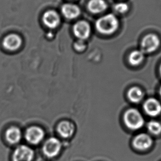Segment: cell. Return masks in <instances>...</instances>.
Segmentation results:
<instances>
[{"instance_id":"obj_1","label":"cell","mask_w":161,"mask_h":161,"mask_svg":"<svg viewBox=\"0 0 161 161\" xmlns=\"http://www.w3.org/2000/svg\"><path fill=\"white\" fill-rule=\"evenodd\" d=\"M119 22L115 15L109 14L98 19L96 28L100 33L105 35H111L117 30Z\"/></svg>"},{"instance_id":"obj_2","label":"cell","mask_w":161,"mask_h":161,"mask_svg":"<svg viewBox=\"0 0 161 161\" xmlns=\"http://www.w3.org/2000/svg\"><path fill=\"white\" fill-rule=\"evenodd\" d=\"M124 120L126 126L131 130H138L144 124V118L136 109H130L126 111L124 114Z\"/></svg>"},{"instance_id":"obj_3","label":"cell","mask_w":161,"mask_h":161,"mask_svg":"<svg viewBox=\"0 0 161 161\" xmlns=\"http://www.w3.org/2000/svg\"><path fill=\"white\" fill-rule=\"evenodd\" d=\"M61 147L62 144L58 139L51 137L44 143L42 150L46 156L48 158H53L58 155Z\"/></svg>"},{"instance_id":"obj_4","label":"cell","mask_w":161,"mask_h":161,"mask_svg":"<svg viewBox=\"0 0 161 161\" xmlns=\"http://www.w3.org/2000/svg\"><path fill=\"white\" fill-rule=\"evenodd\" d=\"M160 45V40L158 36L150 34L143 38L141 44L142 51L144 53H152L157 50Z\"/></svg>"},{"instance_id":"obj_5","label":"cell","mask_w":161,"mask_h":161,"mask_svg":"<svg viewBox=\"0 0 161 161\" xmlns=\"http://www.w3.org/2000/svg\"><path fill=\"white\" fill-rule=\"evenodd\" d=\"M34 155V151L31 147L25 145H20L14 151L12 159L13 161H32Z\"/></svg>"},{"instance_id":"obj_6","label":"cell","mask_w":161,"mask_h":161,"mask_svg":"<svg viewBox=\"0 0 161 161\" xmlns=\"http://www.w3.org/2000/svg\"><path fill=\"white\" fill-rule=\"evenodd\" d=\"M44 131L42 128L37 126H31L26 130L25 137L30 144L36 145L39 144L44 139Z\"/></svg>"},{"instance_id":"obj_7","label":"cell","mask_w":161,"mask_h":161,"mask_svg":"<svg viewBox=\"0 0 161 161\" xmlns=\"http://www.w3.org/2000/svg\"><path fill=\"white\" fill-rule=\"evenodd\" d=\"M133 146L140 151H145L150 147L153 144L151 137L146 134H140L133 140Z\"/></svg>"},{"instance_id":"obj_8","label":"cell","mask_w":161,"mask_h":161,"mask_svg":"<svg viewBox=\"0 0 161 161\" xmlns=\"http://www.w3.org/2000/svg\"><path fill=\"white\" fill-rule=\"evenodd\" d=\"M73 31L76 37L81 40L86 39L89 37L91 29L89 24L85 21H79L75 24Z\"/></svg>"},{"instance_id":"obj_9","label":"cell","mask_w":161,"mask_h":161,"mask_svg":"<svg viewBox=\"0 0 161 161\" xmlns=\"http://www.w3.org/2000/svg\"><path fill=\"white\" fill-rule=\"evenodd\" d=\"M146 114L151 117H156L161 113V104L156 98H148L144 104Z\"/></svg>"},{"instance_id":"obj_10","label":"cell","mask_w":161,"mask_h":161,"mask_svg":"<svg viewBox=\"0 0 161 161\" xmlns=\"http://www.w3.org/2000/svg\"><path fill=\"white\" fill-rule=\"evenodd\" d=\"M22 40L19 36L11 34L7 35L3 41V46L6 50L9 51L17 50L22 45Z\"/></svg>"},{"instance_id":"obj_11","label":"cell","mask_w":161,"mask_h":161,"mask_svg":"<svg viewBox=\"0 0 161 161\" xmlns=\"http://www.w3.org/2000/svg\"><path fill=\"white\" fill-rule=\"evenodd\" d=\"M42 20L45 25L50 28H56L60 23V17L56 12L51 10L44 13Z\"/></svg>"},{"instance_id":"obj_12","label":"cell","mask_w":161,"mask_h":161,"mask_svg":"<svg viewBox=\"0 0 161 161\" xmlns=\"http://www.w3.org/2000/svg\"><path fill=\"white\" fill-rule=\"evenodd\" d=\"M22 138V133L17 127L12 126L6 132V139L7 142L12 145L17 144Z\"/></svg>"},{"instance_id":"obj_13","label":"cell","mask_w":161,"mask_h":161,"mask_svg":"<svg viewBox=\"0 0 161 161\" xmlns=\"http://www.w3.org/2000/svg\"><path fill=\"white\" fill-rule=\"evenodd\" d=\"M62 12L65 18L72 19L78 17L80 13V10L75 4L67 3L62 7Z\"/></svg>"},{"instance_id":"obj_14","label":"cell","mask_w":161,"mask_h":161,"mask_svg":"<svg viewBox=\"0 0 161 161\" xmlns=\"http://www.w3.org/2000/svg\"><path fill=\"white\" fill-rule=\"evenodd\" d=\"M74 126L70 122L63 121L59 124L57 130L59 134L64 138L71 137L74 134Z\"/></svg>"},{"instance_id":"obj_15","label":"cell","mask_w":161,"mask_h":161,"mask_svg":"<svg viewBox=\"0 0 161 161\" xmlns=\"http://www.w3.org/2000/svg\"><path fill=\"white\" fill-rule=\"evenodd\" d=\"M107 7V3L104 0H91L88 4L89 10L95 14L105 11Z\"/></svg>"},{"instance_id":"obj_16","label":"cell","mask_w":161,"mask_h":161,"mask_svg":"<svg viewBox=\"0 0 161 161\" xmlns=\"http://www.w3.org/2000/svg\"><path fill=\"white\" fill-rule=\"evenodd\" d=\"M128 96L132 103H140L144 97V92L139 87H132L129 90Z\"/></svg>"},{"instance_id":"obj_17","label":"cell","mask_w":161,"mask_h":161,"mask_svg":"<svg viewBox=\"0 0 161 161\" xmlns=\"http://www.w3.org/2000/svg\"><path fill=\"white\" fill-rule=\"evenodd\" d=\"M144 53L142 51L135 50L131 53L129 57V61L131 64L137 66L144 61Z\"/></svg>"},{"instance_id":"obj_18","label":"cell","mask_w":161,"mask_h":161,"mask_svg":"<svg viewBox=\"0 0 161 161\" xmlns=\"http://www.w3.org/2000/svg\"><path fill=\"white\" fill-rule=\"evenodd\" d=\"M147 129L151 134L158 135L161 133V124L157 121L151 120L147 124Z\"/></svg>"},{"instance_id":"obj_19","label":"cell","mask_w":161,"mask_h":161,"mask_svg":"<svg viewBox=\"0 0 161 161\" xmlns=\"http://www.w3.org/2000/svg\"><path fill=\"white\" fill-rule=\"evenodd\" d=\"M128 5L123 2H120L118 3L117 4H115L114 7V11L118 13L123 14V13H125L128 10Z\"/></svg>"},{"instance_id":"obj_20","label":"cell","mask_w":161,"mask_h":161,"mask_svg":"<svg viewBox=\"0 0 161 161\" xmlns=\"http://www.w3.org/2000/svg\"><path fill=\"white\" fill-rule=\"evenodd\" d=\"M74 46H75V48H76V50L78 51L83 50L85 48V44L84 43V42L82 40L76 42V43L75 44Z\"/></svg>"},{"instance_id":"obj_21","label":"cell","mask_w":161,"mask_h":161,"mask_svg":"<svg viewBox=\"0 0 161 161\" xmlns=\"http://www.w3.org/2000/svg\"><path fill=\"white\" fill-rule=\"evenodd\" d=\"M159 94H160V96L161 97V87H160V89H159Z\"/></svg>"},{"instance_id":"obj_22","label":"cell","mask_w":161,"mask_h":161,"mask_svg":"<svg viewBox=\"0 0 161 161\" xmlns=\"http://www.w3.org/2000/svg\"><path fill=\"white\" fill-rule=\"evenodd\" d=\"M159 70H160V74H161V66H160V68H159Z\"/></svg>"}]
</instances>
